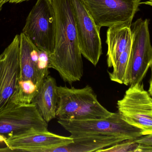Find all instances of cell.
<instances>
[{
	"mask_svg": "<svg viewBox=\"0 0 152 152\" xmlns=\"http://www.w3.org/2000/svg\"><path fill=\"white\" fill-rule=\"evenodd\" d=\"M56 33L53 52L49 55L50 68L57 70L65 83L80 81L84 73L75 16L70 0H54Z\"/></svg>",
	"mask_w": 152,
	"mask_h": 152,
	"instance_id": "obj_1",
	"label": "cell"
},
{
	"mask_svg": "<svg viewBox=\"0 0 152 152\" xmlns=\"http://www.w3.org/2000/svg\"><path fill=\"white\" fill-rule=\"evenodd\" d=\"M58 118L75 120L106 118L112 115L99 102L93 88L87 85L81 88L58 87Z\"/></svg>",
	"mask_w": 152,
	"mask_h": 152,
	"instance_id": "obj_2",
	"label": "cell"
},
{
	"mask_svg": "<svg viewBox=\"0 0 152 152\" xmlns=\"http://www.w3.org/2000/svg\"><path fill=\"white\" fill-rule=\"evenodd\" d=\"M58 122L71 137L102 135L134 140L143 136L141 130L124 120L118 112L106 118L75 120L58 118Z\"/></svg>",
	"mask_w": 152,
	"mask_h": 152,
	"instance_id": "obj_3",
	"label": "cell"
},
{
	"mask_svg": "<svg viewBox=\"0 0 152 152\" xmlns=\"http://www.w3.org/2000/svg\"><path fill=\"white\" fill-rule=\"evenodd\" d=\"M39 50L48 55L53 52L56 33L54 0H37L27 17L22 29Z\"/></svg>",
	"mask_w": 152,
	"mask_h": 152,
	"instance_id": "obj_4",
	"label": "cell"
},
{
	"mask_svg": "<svg viewBox=\"0 0 152 152\" xmlns=\"http://www.w3.org/2000/svg\"><path fill=\"white\" fill-rule=\"evenodd\" d=\"M131 51L123 82L124 84L130 86L142 83L152 66L149 20L138 19L131 25Z\"/></svg>",
	"mask_w": 152,
	"mask_h": 152,
	"instance_id": "obj_5",
	"label": "cell"
},
{
	"mask_svg": "<svg viewBox=\"0 0 152 152\" xmlns=\"http://www.w3.org/2000/svg\"><path fill=\"white\" fill-rule=\"evenodd\" d=\"M117 108L123 119L141 130L143 135H152V97L142 83L130 86L118 101Z\"/></svg>",
	"mask_w": 152,
	"mask_h": 152,
	"instance_id": "obj_6",
	"label": "cell"
},
{
	"mask_svg": "<svg viewBox=\"0 0 152 152\" xmlns=\"http://www.w3.org/2000/svg\"><path fill=\"white\" fill-rule=\"evenodd\" d=\"M19 55L20 37L17 35L0 55V112L19 104Z\"/></svg>",
	"mask_w": 152,
	"mask_h": 152,
	"instance_id": "obj_7",
	"label": "cell"
},
{
	"mask_svg": "<svg viewBox=\"0 0 152 152\" xmlns=\"http://www.w3.org/2000/svg\"><path fill=\"white\" fill-rule=\"evenodd\" d=\"M48 123L34 104H21L0 112V136L47 132Z\"/></svg>",
	"mask_w": 152,
	"mask_h": 152,
	"instance_id": "obj_8",
	"label": "cell"
},
{
	"mask_svg": "<svg viewBox=\"0 0 152 152\" xmlns=\"http://www.w3.org/2000/svg\"><path fill=\"white\" fill-rule=\"evenodd\" d=\"M81 54L96 66L102 53L101 28L96 24L83 0H70Z\"/></svg>",
	"mask_w": 152,
	"mask_h": 152,
	"instance_id": "obj_9",
	"label": "cell"
},
{
	"mask_svg": "<svg viewBox=\"0 0 152 152\" xmlns=\"http://www.w3.org/2000/svg\"><path fill=\"white\" fill-rule=\"evenodd\" d=\"M96 25L102 27L132 25L140 0H83Z\"/></svg>",
	"mask_w": 152,
	"mask_h": 152,
	"instance_id": "obj_10",
	"label": "cell"
},
{
	"mask_svg": "<svg viewBox=\"0 0 152 152\" xmlns=\"http://www.w3.org/2000/svg\"><path fill=\"white\" fill-rule=\"evenodd\" d=\"M20 37L19 81H31L41 86L49 74V55L38 49L23 33Z\"/></svg>",
	"mask_w": 152,
	"mask_h": 152,
	"instance_id": "obj_11",
	"label": "cell"
},
{
	"mask_svg": "<svg viewBox=\"0 0 152 152\" xmlns=\"http://www.w3.org/2000/svg\"><path fill=\"white\" fill-rule=\"evenodd\" d=\"M73 142L71 137L45 132L24 133L6 137L5 145L12 152H49Z\"/></svg>",
	"mask_w": 152,
	"mask_h": 152,
	"instance_id": "obj_12",
	"label": "cell"
},
{
	"mask_svg": "<svg viewBox=\"0 0 152 152\" xmlns=\"http://www.w3.org/2000/svg\"><path fill=\"white\" fill-rule=\"evenodd\" d=\"M58 87L56 79L48 76L45 79L38 93L32 101L47 123L57 117L58 101Z\"/></svg>",
	"mask_w": 152,
	"mask_h": 152,
	"instance_id": "obj_13",
	"label": "cell"
},
{
	"mask_svg": "<svg viewBox=\"0 0 152 152\" xmlns=\"http://www.w3.org/2000/svg\"><path fill=\"white\" fill-rule=\"evenodd\" d=\"M72 138H73V142L52 149L49 152H96L125 141L116 137L102 135L84 136Z\"/></svg>",
	"mask_w": 152,
	"mask_h": 152,
	"instance_id": "obj_14",
	"label": "cell"
},
{
	"mask_svg": "<svg viewBox=\"0 0 152 152\" xmlns=\"http://www.w3.org/2000/svg\"><path fill=\"white\" fill-rule=\"evenodd\" d=\"M131 25L121 24L109 27L106 34L108 46L107 62L113 68L117 60L132 40Z\"/></svg>",
	"mask_w": 152,
	"mask_h": 152,
	"instance_id": "obj_15",
	"label": "cell"
},
{
	"mask_svg": "<svg viewBox=\"0 0 152 152\" xmlns=\"http://www.w3.org/2000/svg\"><path fill=\"white\" fill-rule=\"evenodd\" d=\"M131 43L132 40L129 42L125 51L121 54L113 67L112 72H108L110 79L112 81L123 84L130 57Z\"/></svg>",
	"mask_w": 152,
	"mask_h": 152,
	"instance_id": "obj_16",
	"label": "cell"
},
{
	"mask_svg": "<svg viewBox=\"0 0 152 152\" xmlns=\"http://www.w3.org/2000/svg\"><path fill=\"white\" fill-rule=\"evenodd\" d=\"M139 144L135 140H125L115 145L99 150L96 152H137Z\"/></svg>",
	"mask_w": 152,
	"mask_h": 152,
	"instance_id": "obj_17",
	"label": "cell"
},
{
	"mask_svg": "<svg viewBox=\"0 0 152 152\" xmlns=\"http://www.w3.org/2000/svg\"><path fill=\"white\" fill-rule=\"evenodd\" d=\"M134 140L141 146L152 147V135L143 136Z\"/></svg>",
	"mask_w": 152,
	"mask_h": 152,
	"instance_id": "obj_18",
	"label": "cell"
},
{
	"mask_svg": "<svg viewBox=\"0 0 152 152\" xmlns=\"http://www.w3.org/2000/svg\"><path fill=\"white\" fill-rule=\"evenodd\" d=\"M137 152H152V147L139 145Z\"/></svg>",
	"mask_w": 152,
	"mask_h": 152,
	"instance_id": "obj_19",
	"label": "cell"
},
{
	"mask_svg": "<svg viewBox=\"0 0 152 152\" xmlns=\"http://www.w3.org/2000/svg\"><path fill=\"white\" fill-rule=\"evenodd\" d=\"M28 1L29 0H5V3L9 2L10 3L18 4Z\"/></svg>",
	"mask_w": 152,
	"mask_h": 152,
	"instance_id": "obj_20",
	"label": "cell"
},
{
	"mask_svg": "<svg viewBox=\"0 0 152 152\" xmlns=\"http://www.w3.org/2000/svg\"><path fill=\"white\" fill-rule=\"evenodd\" d=\"M140 1H141V3H140L141 4H144L152 6V0H140Z\"/></svg>",
	"mask_w": 152,
	"mask_h": 152,
	"instance_id": "obj_21",
	"label": "cell"
},
{
	"mask_svg": "<svg viewBox=\"0 0 152 152\" xmlns=\"http://www.w3.org/2000/svg\"><path fill=\"white\" fill-rule=\"evenodd\" d=\"M0 152H12V151L9 147L6 146V147L3 148L0 147Z\"/></svg>",
	"mask_w": 152,
	"mask_h": 152,
	"instance_id": "obj_22",
	"label": "cell"
},
{
	"mask_svg": "<svg viewBox=\"0 0 152 152\" xmlns=\"http://www.w3.org/2000/svg\"><path fill=\"white\" fill-rule=\"evenodd\" d=\"M149 93L152 97V76L150 82V87L149 89Z\"/></svg>",
	"mask_w": 152,
	"mask_h": 152,
	"instance_id": "obj_23",
	"label": "cell"
},
{
	"mask_svg": "<svg viewBox=\"0 0 152 152\" xmlns=\"http://www.w3.org/2000/svg\"><path fill=\"white\" fill-rule=\"evenodd\" d=\"M5 3V0H0V12L2 9L3 6Z\"/></svg>",
	"mask_w": 152,
	"mask_h": 152,
	"instance_id": "obj_24",
	"label": "cell"
},
{
	"mask_svg": "<svg viewBox=\"0 0 152 152\" xmlns=\"http://www.w3.org/2000/svg\"><path fill=\"white\" fill-rule=\"evenodd\" d=\"M6 138V137H4L0 136V142H2L4 143H5Z\"/></svg>",
	"mask_w": 152,
	"mask_h": 152,
	"instance_id": "obj_25",
	"label": "cell"
}]
</instances>
